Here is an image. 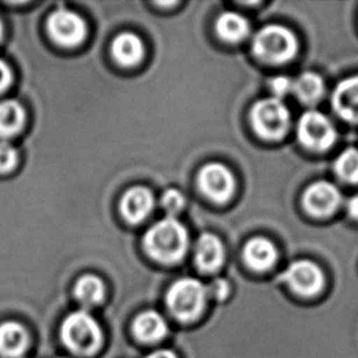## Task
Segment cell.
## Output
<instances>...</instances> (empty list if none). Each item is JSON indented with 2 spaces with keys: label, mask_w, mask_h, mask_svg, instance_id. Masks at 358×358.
I'll return each instance as SVG.
<instances>
[{
  "label": "cell",
  "mask_w": 358,
  "mask_h": 358,
  "mask_svg": "<svg viewBox=\"0 0 358 358\" xmlns=\"http://www.w3.org/2000/svg\"><path fill=\"white\" fill-rule=\"evenodd\" d=\"M3 37V24H1V21H0V39Z\"/></svg>",
  "instance_id": "obj_30"
},
{
  "label": "cell",
  "mask_w": 358,
  "mask_h": 358,
  "mask_svg": "<svg viewBox=\"0 0 358 358\" xmlns=\"http://www.w3.org/2000/svg\"><path fill=\"white\" fill-rule=\"evenodd\" d=\"M48 31L52 38L64 47H75L86 36V24L80 15L71 10H55L49 16Z\"/></svg>",
  "instance_id": "obj_7"
},
{
  "label": "cell",
  "mask_w": 358,
  "mask_h": 358,
  "mask_svg": "<svg viewBox=\"0 0 358 358\" xmlns=\"http://www.w3.org/2000/svg\"><path fill=\"white\" fill-rule=\"evenodd\" d=\"M245 259L247 264L255 271H266L275 263V247L269 240L264 238H252L245 247Z\"/></svg>",
  "instance_id": "obj_16"
},
{
  "label": "cell",
  "mask_w": 358,
  "mask_h": 358,
  "mask_svg": "<svg viewBox=\"0 0 358 358\" xmlns=\"http://www.w3.org/2000/svg\"><path fill=\"white\" fill-rule=\"evenodd\" d=\"M112 52L117 63L125 66H132L143 57V44L138 36L125 32L119 34L113 42Z\"/></svg>",
  "instance_id": "obj_17"
},
{
  "label": "cell",
  "mask_w": 358,
  "mask_h": 358,
  "mask_svg": "<svg viewBox=\"0 0 358 358\" xmlns=\"http://www.w3.org/2000/svg\"><path fill=\"white\" fill-rule=\"evenodd\" d=\"M29 338L22 325L6 322L0 325V354L9 358H17L29 348Z\"/></svg>",
  "instance_id": "obj_14"
},
{
  "label": "cell",
  "mask_w": 358,
  "mask_h": 358,
  "mask_svg": "<svg viewBox=\"0 0 358 358\" xmlns=\"http://www.w3.org/2000/svg\"><path fill=\"white\" fill-rule=\"evenodd\" d=\"M271 91L275 94L278 99L285 97L286 94H289L291 91H294V83L290 78L285 76H279L275 78L271 83Z\"/></svg>",
  "instance_id": "obj_25"
},
{
  "label": "cell",
  "mask_w": 358,
  "mask_h": 358,
  "mask_svg": "<svg viewBox=\"0 0 358 358\" xmlns=\"http://www.w3.org/2000/svg\"><path fill=\"white\" fill-rule=\"evenodd\" d=\"M252 50L257 58L266 63H285L297 52V41L290 29L269 24L255 36Z\"/></svg>",
  "instance_id": "obj_3"
},
{
  "label": "cell",
  "mask_w": 358,
  "mask_h": 358,
  "mask_svg": "<svg viewBox=\"0 0 358 358\" xmlns=\"http://www.w3.org/2000/svg\"><path fill=\"white\" fill-rule=\"evenodd\" d=\"M341 194L334 185L320 181L310 185L303 197L305 207L315 217H327L339 207Z\"/></svg>",
  "instance_id": "obj_10"
},
{
  "label": "cell",
  "mask_w": 358,
  "mask_h": 358,
  "mask_svg": "<svg viewBox=\"0 0 358 358\" xmlns=\"http://www.w3.org/2000/svg\"><path fill=\"white\" fill-rule=\"evenodd\" d=\"M333 107L343 119L358 124V76L348 78L336 86Z\"/></svg>",
  "instance_id": "obj_12"
},
{
  "label": "cell",
  "mask_w": 358,
  "mask_h": 358,
  "mask_svg": "<svg viewBox=\"0 0 358 358\" xmlns=\"http://www.w3.org/2000/svg\"><path fill=\"white\" fill-rule=\"evenodd\" d=\"M208 295V287L203 282L194 278H184L170 287L166 302L178 320L191 322L203 310Z\"/></svg>",
  "instance_id": "obj_4"
},
{
  "label": "cell",
  "mask_w": 358,
  "mask_h": 358,
  "mask_svg": "<svg viewBox=\"0 0 358 358\" xmlns=\"http://www.w3.org/2000/svg\"><path fill=\"white\" fill-rule=\"evenodd\" d=\"M299 137L307 148L325 150L336 140V131L329 119L322 113L310 110L299 121Z\"/></svg>",
  "instance_id": "obj_6"
},
{
  "label": "cell",
  "mask_w": 358,
  "mask_h": 358,
  "mask_svg": "<svg viewBox=\"0 0 358 358\" xmlns=\"http://www.w3.org/2000/svg\"><path fill=\"white\" fill-rule=\"evenodd\" d=\"M224 247L213 234H203L196 243L194 258L201 271H215L223 264Z\"/></svg>",
  "instance_id": "obj_13"
},
{
  "label": "cell",
  "mask_w": 358,
  "mask_h": 358,
  "mask_svg": "<svg viewBox=\"0 0 358 358\" xmlns=\"http://www.w3.org/2000/svg\"><path fill=\"white\" fill-rule=\"evenodd\" d=\"M349 213L354 219H358V196L350 199Z\"/></svg>",
  "instance_id": "obj_28"
},
{
  "label": "cell",
  "mask_w": 358,
  "mask_h": 358,
  "mask_svg": "<svg viewBox=\"0 0 358 358\" xmlns=\"http://www.w3.org/2000/svg\"><path fill=\"white\" fill-rule=\"evenodd\" d=\"M162 204L164 207L166 213L174 218L175 214L179 213L184 208L185 199L182 194L178 189H170L165 191L162 199Z\"/></svg>",
  "instance_id": "obj_23"
},
{
  "label": "cell",
  "mask_w": 358,
  "mask_h": 358,
  "mask_svg": "<svg viewBox=\"0 0 358 358\" xmlns=\"http://www.w3.org/2000/svg\"><path fill=\"white\" fill-rule=\"evenodd\" d=\"M199 187L215 202L228 201L235 191V179L228 168L218 163L206 165L199 176Z\"/></svg>",
  "instance_id": "obj_8"
},
{
  "label": "cell",
  "mask_w": 358,
  "mask_h": 358,
  "mask_svg": "<svg viewBox=\"0 0 358 358\" xmlns=\"http://www.w3.org/2000/svg\"><path fill=\"white\" fill-rule=\"evenodd\" d=\"M147 253L155 261L173 264L182 259L189 247V234L179 220L168 217L155 224L145 236Z\"/></svg>",
  "instance_id": "obj_1"
},
{
  "label": "cell",
  "mask_w": 358,
  "mask_h": 358,
  "mask_svg": "<svg viewBox=\"0 0 358 358\" xmlns=\"http://www.w3.org/2000/svg\"><path fill=\"white\" fill-rule=\"evenodd\" d=\"M11 81H13L11 70L6 65V63L0 59V92H3L6 88L9 87Z\"/></svg>",
  "instance_id": "obj_27"
},
{
  "label": "cell",
  "mask_w": 358,
  "mask_h": 358,
  "mask_svg": "<svg viewBox=\"0 0 358 358\" xmlns=\"http://www.w3.org/2000/svg\"><path fill=\"white\" fill-rule=\"evenodd\" d=\"M294 91L302 102L313 104L323 96L324 83L317 73H305L294 83Z\"/></svg>",
  "instance_id": "obj_20"
},
{
  "label": "cell",
  "mask_w": 358,
  "mask_h": 358,
  "mask_svg": "<svg viewBox=\"0 0 358 358\" xmlns=\"http://www.w3.org/2000/svg\"><path fill=\"white\" fill-rule=\"evenodd\" d=\"M284 279L292 290L303 296L315 295L324 285V275L320 266L308 261L292 263L284 273Z\"/></svg>",
  "instance_id": "obj_9"
},
{
  "label": "cell",
  "mask_w": 358,
  "mask_h": 358,
  "mask_svg": "<svg viewBox=\"0 0 358 358\" xmlns=\"http://www.w3.org/2000/svg\"><path fill=\"white\" fill-rule=\"evenodd\" d=\"M251 120L257 134L268 140H279L290 127V113L278 98H268L252 108Z\"/></svg>",
  "instance_id": "obj_5"
},
{
  "label": "cell",
  "mask_w": 358,
  "mask_h": 358,
  "mask_svg": "<svg viewBox=\"0 0 358 358\" xmlns=\"http://www.w3.org/2000/svg\"><path fill=\"white\" fill-rule=\"evenodd\" d=\"M24 108L19 102L6 99L0 102V138L6 140L16 135L24 125Z\"/></svg>",
  "instance_id": "obj_18"
},
{
  "label": "cell",
  "mask_w": 358,
  "mask_h": 358,
  "mask_svg": "<svg viewBox=\"0 0 358 358\" xmlns=\"http://www.w3.org/2000/svg\"><path fill=\"white\" fill-rule=\"evenodd\" d=\"M217 32L228 42H240L250 34V24L246 17L238 13H224L217 21Z\"/></svg>",
  "instance_id": "obj_19"
},
{
  "label": "cell",
  "mask_w": 358,
  "mask_h": 358,
  "mask_svg": "<svg viewBox=\"0 0 358 358\" xmlns=\"http://www.w3.org/2000/svg\"><path fill=\"white\" fill-rule=\"evenodd\" d=\"M19 159L17 150L6 141L0 142V173H8L14 168Z\"/></svg>",
  "instance_id": "obj_24"
},
{
  "label": "cell",
  "mask_w": 358,
  "mask_h": 358,
  "mask_svg": "<svg viewBox=\"0 0 358 358\" xmlns=\"http://www.w3.org/2000/svg\"><path fill=\"white\" fill-rule=\"evenodd\" d=\"M335 170L341 179L348 182H358V150H346L339 155Z\"/></svg>",
  "instance_id": "obj_22"
},
{
  "label": "cell",
  "mask_w": 358,
  "mask_h": 358,
  "mask_svg": "<svg viewBox=\"0 0 358 358\" xmlns=\"http://www.w3.org/2000/svg\"><path fill=\"white\" fill-rule=\"evenodd\" d=\"M62 339L75 354H93L102 344V330L92 315L78 310L64 320Z\"/></svg>",
  "instance_id": "obj_2"
},
{
  "label": "cell",
  "mask_w": 358,
  "mask_h": 358,
  "mask_svg": "<svg viewBox=\"0 0 358 358\" xmlns=\"http://www.w3.org/2000/svg\"><path fill=\"white\" fill-rule=\"evenodd\" d=\"M155 204L153 194L145 187L129 189L121 201V212L129 223H140L152 212Z\"/></svg>",
  "instance_id": "obj_11"
},
{
  "label": "cell",
  "mask_w": 358,
  "mask_h": 358,
  "mask_svg": "<svg viewBox=\"0 0 358 358\" xmlns=\"http://www.w3.org/2000/svg\"><path fill=\"white\" fill-rule=\"evenodd\" d=\"M147 358H178L176 355L171 351L168 350H159V351H155L153 354L150 355Z\"/></svg>",
  "instance_id": "obj_29"
},
{
  "label": "cell",
  "mask_w": 358,
  "mask_h": 358,
  "mask_svg": "<svg viewBox=\"0 0 358 358\" xmlns=\"http://www.w3.org/2000/svg\"><path fill=\"white\" fill-rule=\"evenodd\" d=\"M210 292L212 295L218 299V300H223L224 297H227L229 294V284L225 280L218 279V280L213 281V284L208 289V294Z\"/></svg>",
  "instance_id": "obj_26"
},
{
  "label": "cell",
  "mask_w": 358,
  "mask_h": 358,
  "mask_svg": "<svg viewBox=\"0 0 358 358\" xmlns=\"http://www.w3.org/2000/svg\"><path fill=\"white\" fill-rule=\"evenodd\" d=\"M104 286L99 278L94 275H85L75 286V296L83 305L91 307L102 301Z\"/></svg>",
  "instance_id": "obj_21"
},
{
  "label": "cell",
  "mask_w": 358,
  "mask_h": 358,
  "mask_svg": "<svg viewBox=\"0 0 358 358\" xmlns=\"http://www.w3.org/2000/svg\"><path fill=\"white\" fill-rule=\"evenodd\" d=\"M168 331L164 318L153 310L141 313L134 322V334L143 343H157L163 339Z\"/></svg>",
  "instance_id": "obj_15"
}]
</instances>
